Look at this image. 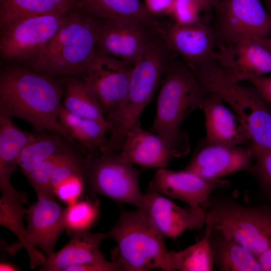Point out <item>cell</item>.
I'll return each mask as SVG.
<instances>
[{
  "label": "cell",
  "instance_id": "6da1fadb",
  "mask_svg": "<svg viewBox=\"0 0 271 271\" xmlns=\"http://www.w3.org/2000/svg\"><path fill=\"white\" fill-rule=\"evenodd\" d=\"M63 90L50 76L27 67L10 65L0 74V115L29 122L38 133L50 131L70 143L58 120Z\"/></svg>",
  "mask_w": 271,
  "mask_h": 271
},
{
  "label": "cell",
  "instance_id": "7a4b0ae2",
  "mask_svg": "<svg viewBox=\"0 0 271 271\" xmlns=\"http://www.w3.org/2000/svg\"><path fill=\"white\" fill-rule=\"evenodd\" d=\"M163 77L151 131L180 157L189 149L188 139L181 131V124L193 111L202 109L208 92L181 59L171 60Z\"/></svg>",
  "mask_w": 271,
  "mask_h": 271
},
{
  "label": "cell",
  "instance_id": "3957f363",
  "mask_svg": "<svg viewBox=\"0 0 271 271\" xmlns=\"http://www.w3.org/2000/svg\"><path fill=\"white\" fill-rule=\"evenodd\" d=\"M77 10L69 13L47 44L27 62V68L50 76H83L96 51L102 20Z\"/></svg>",
  "mask_w": 271,
  "mask_h": 271
},
{
  "label": "cell",
  "instance_id": "277c9868",
  "mask_svg": "<svg viewBox=\"0 0 271 271\" xmlns=\"http://www.w3.org/2000/svg\"><path fill=\"white\" fill-rule=\"evenodd\" d=\"M108 233L117 244L113 260L122 270H167L169 251L164 235L145 210H122Z\"/></svg>",
  "mask_w": 271,
  "mask_h": 271
},
{
  "label": "cell",
  "instance_id": "5b68a950",
  "mask_svg": "<svg viewBox=\"0 0 271 271\" xmlns=\"http://www.w3.org/2000/svg\"><path fill=\"white\" fill-rule=\"evenodd\" d=\"M193 74L207 92L219 95L241 119L254 151L271 150V109L253 86L231 81L217 63Z\"/></svg>",
  "mask_w": 271,
  "mask_h": 271
},
{
  "label": "cell",
  "instance_id": "8992f818",
  "mask_svg": "<svg viewBox=\"0 0 271 271\" xmlns=\"http://www.w3.org/2000/svg\"><path fill=\"white\" fill-rule=\"evenodd\" d=\"M206 219L257 257L271 248V206L250 207L235 201L210 197Z\"/></svg>",
  "mask_w": 271,
  "mask_h": 271
},
{
  "label": "cell",
  "instance_id": "52a82bcc",
  "mask_svg": "<svg viewBox=\"0 0 271 271\" xmlns=\"http://www.w3.org/2000/svg\"><path fill=\"white\" fill-rule=\"evenodd\" d=\"M87 190L118 203L144 209V194L139 186L140 170L123 161L118 153L87 157Z\"/></svg>",
  "mask_w": 271,
  "mask_h": 271
},
{
  "label": "cell",
  "instance_id": "ba28073f",
  "mask_svg": "<svg viewBox=\"0 0 271 271\" xmlns=\"http://www.w3.org/2000/svg\"><path fill=\"white\" fill-rule=\"evenodd\" d=\"M154 33L191 71L217 61V42L209 16L183 23L159 20Z\"/></svg>",
  "mask_w": 271,
  "mask_h": 271
},
{
  "label": "cell",
  "instance_id": "9c48e42d",
  "mask_svg": "<svg viewBox=\"0 0 271 271\" xmlns=\"http://www.w3.org/2000/svg\"><path fill=\"white\" fill-rule=\"evenodd\" d=\"M213 10L217 44L229 46L270 36L271 15L260 0H218Z\"/></svg>",
  "mask_w": 271,
  "mask_h": 271
},
{
  "label": "cell",
  "instance_id": "30bf717a",
  "mask_svg": "<svg viewBox=\"0 0 271 271\" xmlns=\"http://www.w3.org/2000/svg\"><path fill=\"white\" fill-rule=\"evenodd\" d=\"M65 209L53 195L38 196L37 201L27 209L25 248L32 268L41 266L55 252V244L65 230Z\"/></svg>",
  "mask_w": 271,
  "mask_h": 271
},
{
  "label": "cell",
  "instance_id": "8fae6325",
  "mask_svg": "<svg viewBox=\"0 0 271 271\" xmlns=\"http://www.w3.org/2000/svg\"><path fill=\"white\" fill-rule=\"evenodd\" d=\"M70 12L30 17L1 29L2 57L28 62L51 40Z\"/></svg>",
  "mask_w": 271,
  "mask_h": 271
},
{
  "label": "cell",
  "instance_id": "7c38bea8",
  "mask_svg": "<svg viewBox=\"0 0 271 271\" xmlns=\"http://www.w3.org/2000/svg\"><path fill=\"white\" fill-rule=\"evenodd\" d=\"M132 66L96 50L82 78L100 103L105 118L127 93Z\"/></svg>",
  "mask_w": 271,
  "mask_h": 271
},
{
  "label": "cell",
  "instance_id": "4fadbf2b",
  "mask_svg": "<svg viewBox=\"0 0 271 271\" xmlns=\"http://www.w3.org/2000/svg\"><path fill=\"white\" fill-rule=\"evenodd\" d=\"M153 33L137 21L102 20L96 50L133 66Z\"/></svg>",
  "mask_w": 271,
  "mask_h": 271
},
{
  "label": "cell",
  "instance_id": "5bb4252c",
  "mask_svg": "<svg viewBox=\"0 0 271 271\" xmlns=\"http://www.w3.org/2000/svg\"><path fill=\"white\" fill-rule=\"evenodd\" d=\"M217 62L232 81L241 83L271 72V52L252 39L229 46L218 44Z\"/></svg>",
  "mask_w": 271,
  "mask_h": 271
},
{
  "label": "cell",
  "instance_id": "9a60e30c",
  "mask_svg": "<svg viewBox=\"0 0 271 271\" xmlns=\"http://www.w3.org/2000/svg\"><path fill=\"white\" fill-rule=\"evenodd\" d=\"M144 209L168 237L175 238L187 229H198L205 225L207 211L202 206L182 207L149 189L144 194Z\"/></svg>",
  "mask_w": 271,
  "mask_h": 271
},
{
  "label": "cell",
  "instance_id": "2e32d148",
  "mask_svg": "<svg viewBox=\"0 0 271 271\" xmlns=\"http://www.w3.org/2000/svg\"><path fill=\"white\" fill-rule=\"evenodd\" d=\"M220 184L219 180L209 181L185 170L174 171L160 168L148 189L185 202L190 206L208 205L212 191Z\"/></svg>",
  "mask_w": 271,
  "mask_h": 271
},
{
  "label": "cell",
  "instance_id": "e0dca14e",
  "mask_svg": "<svg viewBox=\"0 0 271 271\" xmlns=\"http://www.w3.org/2000/svg\"><path fill=\"white\" fill-rule=\"evenodd\" d=\"M254 156L250 146L227 147L209 145L193 157L185 170L207 180H218L238 171L249 170Z\"/></svg>",
  "mask_w": 271,
  "mask_h": 271
},
{
  "label": "cell",
  "instance_id": "ac0fdd59",
  "mask_svg": "<svg viewBox=\"0 0 271 271\" xmlns=\"http://www.w3.org/2000/svg\"><path fill=\"white\" fill-rule=\"evenodd\" d=\"M202 109L209 145L233 147L249 142L247 130L239 116L214 93L206 95Z\"/></svg>",
  "mask_w": 271,
  "mask_h": 271
},
{
  "label": "cell",
  "instance_id": "d6986e66",
  "mask_svg": "<svg viewBox=\"0 0 271 271\" xmlns=\"http://www.w3.org/2000/svg\"><path fill=\"white\" fill-rule=\"evenodd\" d=\"M118 155L129 164L158 169L165 168L179 157L160 136L142 128L140 120L129 131Z\"/></svg>",
  "mask_w": 271,
  "mask_h": 271
},
{
  "label": "cell",
  "instance_id": "ffe728a7",
  "mask_svg": "<svg viewBox=\"0 0 271 271\" xmlns=\"http://www.w3.org/2000/svg\"><path fill=\"white\" fill-rule=\"evenodd\" d=\"M71 237L61 249L47 257L40 270L65 271L72 265L105 259L99 246L103 240L109 237L108 232L92 233L85 231L75 233Z\"/></svg>",
  "mask_w": 271,
  "mask_h": 271
},
{
  "label": "cell",
  "instance_id": "44dd1931",
  "mask_svg": "<svg viewBox=\"0 0 271 271\" xmlns=\"http://www.w3.org/2000/svg\"><path fill=\"white\" fill-rule=\"evenodd\" d=\"M34 134L23 131L11 117L0 115V190L1 194L20 195L12 186L11 178L17 171L20 154Z\"/></svg>",
  "mask_w": 271,
  "mask_h": 271
},
{
  "label": "cell",
  "instance_id": "7402d4cb",
  "mask_svg": "<svg viewBox=\"0 0 271 271\" xmlns=\"http://www.w3.org/2000/svg\"><path fill=\"white\" fill-rule=\"evenodd\" d=\"M78 9L100 20L137 21L147 26L153 32L159 21L148 7L139 0H79Z\"/></svg>",
  "mask_w": 271,
  "mask_h": 271
},
{
  "label": "cell",
  "instance_id": "603a6c76",
  "mask_svg": "<svg viewBox=\"0 0 271 271\" xmlns=\"http://www.w3.org/2000/svg\"><path fill=\"white\" fill-rule=\"evenodd\" d=\"M213 229V228H212ZM209 241L214 264L222 271H262L257 257L235 240L213 229Z\"/></svg>",
  "mask_w": 271,
  "mask_h": 271
},
{
  "label": "cell",
  "instance_id": "cb8c5ba5",
  "mask_svg": "<svg viewBox=\"0 0 271 271\" xmlns=\"http://www.w3.org/2000/svg\"><path fill=\"white\" fill-rule=\"evenodd\" d=\"M79 0H0L1 30L23 19L78 9Z\"/></svg>",
  "mask_w": 271,
  "mask_h": 271
},
{
  "label": "cell",
  "instance_id": "d4e9b609",
  "mask_svg": "<svg viewBox=\"0 0 271 271\" xmlns=\"http://www.w3.org/2000/svg\"><path fill=\"white\" fill-rule=\"evenodd\" d=\"M61 125L71 139L80 143L87 151V157L100 153L105 147L108 134L107 124L97 120L71 113L62 106L58 117Z\"/></svg>",
  "mask_w": 271,
  "mask_h": 271
},
{
  "label": "cell",
  "instance_id": "484cf974",
  "mask_svg": "<svg viewBox=\"0 0 271 271\" xmlns=\"http://www.w3.org/2000/svg\"><path fill=\"white\" fill-rule=\"evenodd\" d=\"M206 229L203 238L196 243L180 251H169L167 271H210L214 264L209 238L212 224L206 219Z\"/></svg>",
  "mask_w": 271,
  "mask_h": 271
},
{
  "label": "cell",
  "instance_id": "4316f807",
  "mask_svg": "<svg viewBox=\"0 0 271 271\" xmlns=\"http://www.w3.org/2000/svg\"><path fill=\"white\" fill-rule=\"evenodd\" d=\"M62 103L73 114L106 122L100 103L82 78L72 76L66 81Z\"/></svg>",
  "mask_w": 271,
  "mask_h": 271
},
{
  "label": "cell",
  "instance_id": "83f0119b",
  "mask_svg": "<svg viewBox=\"0 0 271 271\" xmlns=\"http://www.w3.org/2000/svg\"><path fill=\"white\" fill-rule=\"evenodd\" d=\"M67 142H69L62 136L53 132L34 134L18 159L22 173L27 176L39 164L66 148Z\"/></svg>",
  "mask_w": 271,
  "mask_h": 271
},
{
  "label": "cell",
  "instance_id": "f1b7e54d",
  "mask_svg": "<svg viewBox=\"0 0 271 271\" xmlns=\"http://www.w3.org/2000/svg\"><path fill=\"white\" fill-rule=\"evenodd\" d=\"M25 194L21 195L1 194L0 197V224L15 234L18 242L7 250L14 252L26 245V228L23 219L27 214V209L23 204L27 203Z\"/></svg>",
  "mask_w": 271,
  "mask_h": 271
},
{
  "label": "cell",
  "instance_id": "f546056e",
  "mask_svg": "<svg viewBox=\"0 0 271 271\" xmlns=\"http://www.w3.org/2000/svg\"><path fill=\"white\" fill-rule=\"evenodd\" d=\"M99 212V201L95 198L80 199L66 208L65 230L69 236L89 231L94 224Z\"/></svg>",
  "mask_w": 271,
  "mask_h": 271
},
{
  "label": "cell",
  "instance_id": "4dcf8cb0",
  "mask_svg": "<svg viewBox=\"0 0 271 271\" xmlns=\"http://www.w3.org/2000/svg\"><path fill=\"white\" fill-rule=\"evenodd\" d=\"M70 147L68 145L60 152L37 166L27 176L34 188L37 196L55 195L51 188V179L54 172L64 157Z\"/></svg>",
  "mask_w": 271,
  "mask_h": 271
},
{
  "label": "cell",
  "instance_id": "1f68e13d",
  "mask_svg": "<svg viewBox=\"0 0 271 271\" xmlns=\"http://www.w3.org/2000/svg\"><path fill=\"white\" fill-rule=\"evenodd\" d=\"M86 174L87 168L61 181L53 188L54 194L68 206L76 202L87 190Z\"/></svg>",
  "mask_w": 271,
  "mask_h": 271
},
{
  "label": "cell",
  "instance_id": "d6a6232c",
  "mask_svg": "<svg viewBox=\"0 0 271 271\" xmlns=\"http://www.w3.org/2000/svg\"><path fill=\"white\" fill-rule=\"evenodd\" d=\"M254 160L249 171L256 178L263 195L271 204V150L255 152Z\"/></svg>",
  "mask_w": 271,
  "mask_h": 271
},
{
  "label": "cell",
  "instance_id": "836d02e7",
  "mask_svg": "<svg viewBox=\"0 0 271 271\" xmlns=\"http://www.w3.org/2000/svg\"><path fill=\"white\" fill-rule=\"evenodd\" d=\"M122 270L115 260L109 262L106 259L93 262L86 263L70 266L65 271H120Z\"/></svg>",
  "mask_w": 271,
  "mask_h": 271
},
{
  "label": "cell",
  "instance_id": "e575fe53",
  "mask_svg": "<svg viewBox=\"0 0 271 271\" xmlns=\"http://www.w3.org/2000/svg\"><path fill=\"white\" fill-rule=\"evenodd\" d=\"M247 81L257 90L271 109V76H258Z\"/></svg>",
  "mask_w": 271,
  "mask_h": 271
},
{
  "label": "cell",
  "instance_id": "d590c367",
  "mask_svg": "<svg viewBox=\"0 0 271 271\" xmlns=\"http://www.w3.org/2000/svg\"><path fill=\"white\" fill-rule=\"evenodd\" d=\"M193 4L199 10L209 13L213 10L218 0H187Z\"/></svg>",
  "mask_w": 271,
  "mask_h": 271
},
{
  "label": "cell",
  "instance_id": "8d00e7d4",
  "mask_svg": "<svg viewBox=\"0 0 271 271\" xmlns=\"http://www.w3.org/2000/svg\"><path fill=\"white\" fill-rule=\"evenodd\" d=\"M262 271H271V248L257 257Z\"/></svg>",
  "mask_w": 271,
  "mask_h": 271
},
{
  "label": "cell",
  "instance_id": "74e56055",
  "mask_svg": "<svg viewBox=\"0 0 271 271\" xmlns=\"http://www.w3.org/2000/svg\"><path fill=\"white\" fill-rule=\"evenodd\" d=\"M271 52V35L267 38L252 39Z\"/></svg>",
  "mask_w": 271,
  "mask_h": 271
},
{
  "label": "cell",
  "instance_id": "f35d334b",
  "mask_svg": "<svg viewBox=\"0 0 271 271\" xmlns=\"http://www.w3.org/2000/svg\"><path fill=\"white\" fill-rule=\"evenodd\" d=\"M19 270L17 266L9 262L1 261L0 263L1 271H14Z\"/></svg>",
  "mask_w": 271,
  "mask_h": 271
},
{
  "label": "cell",
  "instance_id": "ab89813d",
  "mask_svg": "<svg viewBox=\"0 0 271 271\" xmlns=\"http://www.w3.org/2000/svg\"><path fill=\"white\" fill-rule=\"evenodd\" d=\"M267 11L271 15V0H265Z\"/></svg>",
  "mask_w": 271,
  "mask_h": 271
}]
</instances>
